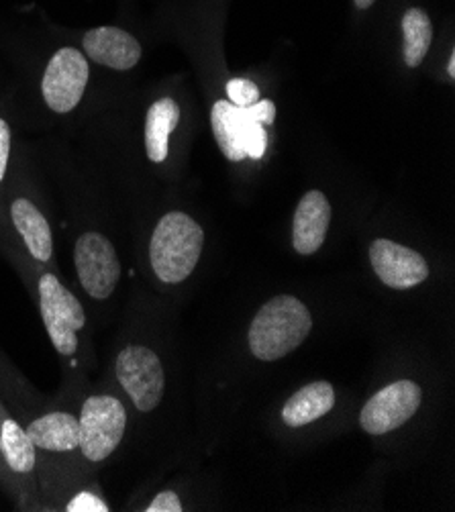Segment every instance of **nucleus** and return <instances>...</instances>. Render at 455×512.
Listing matches in <instances>:
<instances>
[{
  "label": "nucleus",
  "instance_id": "f257e3e1",
  "mask_svg": "<svg viewBox=\"0 0 455 512\" xmlns=\"http://www.w3.org/2000/svg\"><path fill=\"white\" fill-rule=\"evenodd\" d=\"M311 329L313 317L305 302L280 294L266 302L251 321L247 343L258 360L276 362L302 345Z\"/></svg>",
  "mask_w": 455,
  "mask_h": 512
},
{
  "label": "nucleus",
  "instance_id": "f03ea898",
  "mask_svg": "<svg viewBox=\"0 0 455 512\" xmlns=\"http://www.w3.org/2000/svg\"><path fill=\"white\" fill-rule=\"evenodd\" d=\"M274 119L276 107L266 98L251 107H235L229 100H219L211 113L215 139L229 162L264 158L268 147L266 125H272Z\"/></svg>",
  "mask_w": 455,
  "mask_h": 512
},
{
  "label": "nucleus",
  "instance_id": "7ed1b4c3",
  "mask_svg": "<svg viewBox=\"0 0 455 512\" xmlns=\"http://www.w3.org/2000/svg\"><path fill=\"white\" fill-rule=\"evenodd\" d=\"M205 231L184 213L164 215L149 239V266L156 278L166 284L186 280L202 253Z\"/></svg>",
  "mask_w": 455,
  "mask_h": 512
},
{
  "label": "nucleus",
  "instance_id": "20e7f679",
  "mask_svg": "<svg viewBox=\"0 0 455 512\" xmlns=\"http://www.w3.org/2000/svg\"><path fill=\"white\" fill-rule=\"evenodd\" d=\"M37 304L43 327L58 355L78 366L76 357L82 349L80 335L88 325V315L80 298L54 274L41 272L37 276Z\"/></svg>",
  "mask_w": 455,
  "mask_h": 512
},
{
  "label": "nucleus",
  "instance_id": "39448f33",
  "mask_svg": "<svg viewBox=\"0 0 455 512\" xmlns=\"http://www.w3.org/2000/svg\"><path fill=\"white\" fill-rule=\"evenodd\" d=\"M80 453L88 464H103L119 449L127 433V406L115 394H90L80 406Z\"/></svg>",
  "mask_w": 455,
  "mask_h": 512
},
{
  "label": "nucleus",
  "instance_id": "423d86ee",
  "mask_svg": "<svg viewBox=\"0 0 455 512\" xmlns=\"http://www.w3.org/2000/svg\"><path fill=\"white\" fill-rule=\"evenodd\" d=\"M113 374L135 411L147 415L160 406L166 390V374L154 349L141 343L123 345L113 360Z\"/></svg>",
  "mask_w": 455,
  "mask_h": 512
},
{
  "label": "nucleus",
  "instance_id": "0eeeda50",
  "mask_svg": "<svg viewBox=\"0 0 455 512\" xmlns=\"http://www.w3.org/2000/svg\"><path fill=\"white\" fill-rule=\"evenodd\" d=\"M74 270L80 288L96 302L109 300L121 282V260L115 243L100 231H82L74 241Z\"/></svg>",
  "mask_w": 455,
  "mask_h": 512
},
{
  "label": "nucleus",
  "instance_id": "6e6552de",
  "mask_svg": "<svg viewBox=\"0 0 455 512\" xmlns=\"http://www.w3.org/2000/svg\"><path fill=\"white\" fill-rule=\"evenodd\" d=\"M90 66L84 51L62 47L49 60L41 78V96L47 109L56 115L72 113L84 98Z\"/></svg>",
  "mask_w": 455,
  "mask_h": 512
},
{
  "label": "nucleus",
  "instance_id": "1a4fd4ad",
  "mask_svg": "<svg viewBox=\"0 0 455 512\" xmlns=\"http://www.w3.org/2000/svg\"><path fill=\"white\" fill-rule=\"evenodd\" d=\"M421 386L411 380H398L374 394L360 413V425L370 435H386L409 423L421 406Z\"/></svg>",
  "mask_w": 455,
  "mask_h": 512
},
{
  "label": "nucleus",
  "instance_id": "9d476101",
  "mask_svg": "<svg viewBox=\"0 0 455 512\" xmlns=\"http://www.w3.org/2000/svg\"><path fill=\"white\" fill-rule=\"evenodd\" d=\"M370 264L376 276L394 290H409L429 278V266L421 253L390 239L370 245Z\"/></svg>",
  "mask_w": 455,
  "mask_h": 512
},
{
  "label": "nucleus",
  "instance_id": "9b49d317",
  "mask_svg": "<svg viewBox=\"0 0 455 512\" xmlns=\"http://www.w3.org/2000/svg\"><path fill=\"white\" fill-rule=\"evenodd\" d=\"M84 56L111 70H131L141 60L139 41L119 27H96L82 37Z\"/></svg>",
  "mask_w": 455,
  "mask_h": 512
},
{
  "label": "nucleus",
  "instance_id": "f8f14e48",
  "mask_svg": "<svg viewBox=\"0 0 455 512\" xmlns=\"http://www.w3.org/2000/svg\"><path fill=\"white\" fill-rule=\"evenodd\" d=\"M13 229L17 231L25 251L35 264H49L54 258V231L47 217L31 198L17 196L9 211Z\"/></svg>",
  "mask_w": 455,
  "mask_h": 512
},
{
  "label": "nucleus",
  "instance_id": "ddd939ff",
  "mask_svg": "<svg viewBox=\"0 0 455 512\" xmlns=\"http://www.w3.org/2000/svg\"><path fill=\"white\" fill-rule=\"evenodd\" d=\"M331 223V204L327 196L319 190H311L298 202L294 213V227H292V243L300 255H313L317 253L329 231Z\"/></svg>",
  "mask_w": 455,
  "mask_h": 512
},
{
  "label": "nucleus",
  "instance_id": "4468645a",
  "mask_svg": "<svg viewBox=\"0 0 455 512\" xmlns=\"http://www.w3.org/2000/svg\"><path fill=\"white\" fill-rule=\"evenodd\" d=\"M37 453L80 451V421L72 411H49L35 417L25 427Z\"/></svg>",
  "mask_w": 455,
  "mask_h": 512
},
{
  "label": "nucleus",
  "instance_id": "2eb2a0df",
  "mask_svg": "<svg viewBox=\"0 0 455 512\" xmlns=\"http://www.w3.org/2000/svg\"><path fill=\"white\" fill-rule=\"evenodd\" d=\"M39 455L25 427L0 406V464L13 476H33Z\"/></svg>",
  "mask_w": 455,
  "mask_h": 512
},
{
  "label": "nucleus",
  "instance_id": "dca6fc26",
  "mask_svg": "<svg viewBox=\"0 0 455 512\" xmlns=\"http://www.w3.org/2000/svg\"><path fill=\"white\" fill-rule=\"evenodd\" d=\"M335 406V390L329 382H313L288 398L282 419L288 427H305L325 417Z\"/></svg>",
  "mask_w": 455,
  "mask_h": 512
},
{
  "label": "nucleus",
  "instance_id": "f3484780",
  "mask_svg": "<svg viewBox=\"0 0 455 512\" xmlns=\"http://www.w3.org/2000/svg\"><path fill=\"white\" fill-rule=\"evenodd\" d=\"M180 123V107L172 98H160L145 115V153L147 160L162 164L168 158L170 135Z\"/></svg>",
  "mask_w": 455,
  "mask_h": 512
},
{
  "label": "nucleus",
  "instance_id": "a211bd4d",
  "mask_svg": "<svg viewBox=\"0 0 455 512\" xmlns=\"http://www.w3.org/2000/svg\"><path fill=\"white\" fill-rule=\"evenodd\" d=\"M404 62L409 68H419L433 41V25L423 9H409L402 17Z\"/></svg>",
  "mask_w": 455,
  "mask_h": 512
},
{
  "label": "nucleus",
  "instance_id": "6ab92c4d",
  "mask_svg": "<svg viewBox=\"0 0 455 512\" xmlns=\"http://www.w3.org/2000/svg\"><path fill=\"white\" fill-rule=\"evenodd\" d=\"M227 96L235 107H251L260 100V88L247 78H233L227 82Z\"/></svg>",
  "mask_w": 455,
  "mask_h": 512
},
{
  "label": "nucleus",
  "instance_id": "aec40b11",
  "mask_svg": "<svg viewBox=\"0 0 455 512\" xmlns=\"http://www.w3.org/2000/svg\"><path fill=\"white\" fill-rule=\"evenodd\" d=\"M64 510H68V512H109L111 508H109V504L103 498H98L92 492H78L66 504Z\"/></svg>",
  "mask_w": 455,
  "mask_h": 512
},
{
  "label": "nucleus",
  "instance_id": "412c9836",
  "mask_svg": "<svg viewBox=\"0 0 455 512\" xmlns=\"http://www.w3.org/2000/svg\"><path fill=\"white\" fill-rule=\"evenodd\" d=\"M11 147H13V133L9 123L0 117V184L5 182L9 172V160H11Z\"/></svg>",
  "mask_w": 455,
  "mask_h": 512
},
{
  "label": "nucleus",
  "instance_id": "4be33fe9",
  "mask_svg": "<svg viewBox=\"0 0 455 512\" xmlns=\"http://www.w3.org/2000/svg\"><path fill=\"white\" fill-rule=\"evenodd\" d=\"M147 512H182V500L176 492L164 490L154 500H151L145 508Z\"/></svg>",
  "mask_w": 455,
  "mask_h": 512
},
{
  "label": "nucleus",
  "instance_id": "5701e85b",
  "mask_svg": "<svg viewBox=\"0 0 455 512\" xmlns=\"http://www.w3.org/2000/svg\"><path fill=\"white\" fill-rule=\"evenodd\" d=\"M353 3H356L358 9L364 11V9H370V7L376 3V0H353Z\"/></svg>",
  "mask_w": 455,
  "mask_h": 512
},
{
  "label": "nucleus",
  "instance_id": "b1692460",
  "mask_svg": "<svg viewBox=\"0 0 455 512\" xmlns=\"http://www.w3.org/2000/svg\"><path fill=\"white\" fill-rule=\"evenodd\" d=\"M447 74H449V78H455V54H451V58L447 62Z\"/></svg>",
  "mask_w": 455,
  "mask_h": 512
}]
</instances>
